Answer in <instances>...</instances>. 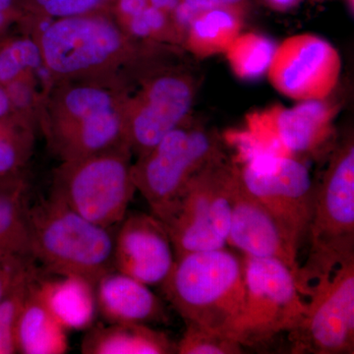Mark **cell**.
Returning a JSON list of instances; mask_svg holds the SVG:
<instances>
[{
	"label": "cell",
	"mask_w": 354,
	"mask_h": 354,
	"mask_svg": "<svg viewBox=\"0 0 354 354\" xmlns=\"http://www.w3.org/2000/svg\"><path fill=\"white\" fill-rule=\"evenodd\" d=\"M114 236L113 268L147 286L162 285L176 253L162 221L143 213L127 215Z\"/></svg>",
	"instance_id": "cell-16"
},
{
	"label": "cell",
	"mask_w": 354,
	"mask_h": 354,
	"mask_svg": "<svg viewBox=\"0 0 354 354\" xmlns=\"http://www.w3.org/2000/svg\"><path fill=\"white\" fill-rule=\"evenodd\" d=\"M34 279L32 269L26 261L0 300V354L18 353L16 330Z\"/></svg>",
	"instance_id": "cell-25"
},
{
	"label": "cell",
	"mask_w": 354,
	"mask_h": 354,
	"mask_svg": "<svg viewBox=\"0 0 354 354\" xmlns=\"http://www.w3.org/2000/svg\"><path fill=\"white\" fill-rule=\"evenodd\" d=\"M66 330L44 304L32 281L16 330L18 353H65L68 349Z\"/></svg>",
	"instance_id": "cell-19"
},
{
	"label": "cell",
	"mask_w": 354,
	"mask_h": 354,
	"mask_svg": "<svg viewBox=\"0 0 354 354\" xmlns=\"http://www.w3.org/2000/svg\"><path fill=\"white\" fill-rule=\"evenodd\" d=\"M27 260L19 261L15 263H0V300L3 297L4 293L8 290L9 286L12 283L14 277L21 266Z\"/></svg>",
	"instance_id": "cell-31"
},
{
	"label": "cell",
	"mask_w": 354,
	"mask_h": 354,
	"mask_svg": "<svg viewBox=\"0 0 354 354\" xmlns=\"http://www.w3.org/2000/svg\"><path fill=\"white\" fill-rule=\"evenodd\" d=\"M0 12L24 14L20 0H0Z\"/></svg>",
	"instance_id": "cell-34"
},
{
	"label": "cell",
	"mask_w": 354,
	"mask_h": 354,
	"mask_svg": "<svg viewBox=\"0 0 354 354\" xmlns=\"http://www.w3.org/2000/svg\"><path fill=\"white\" fill-rule=\"evenodd\" d=\"M114 236L50 197L29 211L30 256L58 276H75L95 286L113 268Z\"/></svg>",
	"instance_id": "cell-5"
},
{
	"label": "cell",
	"mask_w": 354,
	"mask_h": 354,
	"mask_svg": "<svg viewBox=\"0 0 354 354\" xmlns=\"http://www.w3.org/2000/svg\"><path fill=\"white\" fill-rule=\"evenodd\" d=\"M351 2H353V0H351Z\"/></svg>",
	"instance_id": "cell-37"
},
{
	"label": "cell",
	"mask_w": 354,
	"mask_h": 354,
	"mask_svg": "<svg viewBox=\"0 0 354 354\" xmlns=\"http://www.w3.org/2000/svg\"><path fill=\"white\" fill-rule=\"evenodd\" d=\"M276 48V43L265 35L241 32L225 55L237 78L253 81L267 75Z\"/></svg>",
	"instance_id": "cell-24"
},
{
	"label": "cell",
	"mask_w": 354,
	"mask_h": 354,
	"mask_svg": "<svg viewBox=\"0 0 354 354\" xmlns=\"http://www.w3.org/2000/svg\"><path fill=\"white\" fill-rule=\"evenodd\" d=\"M218 7H227L225 0H179L172 18L183 39L188 26L196 16Z\"/></svg>",
	"instance_id": "cell-30"
},
{
	"label": "cell",
	"mask_w": 354,
	"mask_h": 354,
	"mask_svg": "<svg viewBox=\"0 0 354 354\" xmlns=\"http://www.w3.org/2000/svg\"><path fill=\"white\" fill-rule=\"evenodd\" d=\"M160 286L186 325L230 337L245 295L243 257L227 248L184 254Z\"/></svg>",
	"instance_id": "cell-2"
},
{
	"label": "cell",
	"mask_w": 354,
	"mask_h": 354,
	"mask_svg": "<svg viewBox=\"0 0 354 354\" xmlns=\"http://www.w3.org/2000/svg\"><path fill=\"white\" fill-rule=\"evenodd\" d=\"M337 113L327 99L298 102L291 108L274 104L247 114L245 130L268 152L311 157L330 144Z\"/></svg>",
	"instance_id": "cell-13"
},
{
	"label": "cell",
	"mask_w": 354,
	"mask_h": 354,
	"mask_svg": "<svg viewBox=\"0 0 354 354\" xmlns=\"http://www.w3.org/2000/svg\"><path fill=\"white\" fill-rule=\"evenodd\" d=\"M225 156L223 140L192 115L132 165L136 190L152 215L160 216L185 186L214 160Z\"/></svg>",
	"instance_id": "cell-8"
},
{
	"label": "cell",
	"mask_w": 354,
	"mask_h": 354,
	"mask_svg": "<svg viewBox=\"0 0 354 354\" xmlns=\"http://www.w3.org/2000/svg\"><path fill=\"white\" fill-rule=\"evenodd\" d=\"M200 80L181 67L155 70L123 106L124 139L137 158L191 116Z\"/></svg>",
	"instance_id": "cell-11"
},
{
	"label": "cell",
	"mask_w": 354,
	"mask_h": 354,
	"mask_svg": "<svg viewBox=\"0 0 354 354\" xmlns=\"http://www.w3.org/2000/svg\"><path fill=\"white\" fill-rule=\"evenodd\" d=\"M43 65L36 39L17 38L0 43V86L6 87L32 75Z\"/></svg>",
	"instance_id": "cell-27"
},
{
	"label": "cell",
	"mask_w": 354,
	"mask_h": 354,
	"mask_svg": "<svg viewBox=\"0 0 354 354\" xmlns=\"http://www.w3.org/2000/svg\"><path fill=\"white\" fill-rule=\"evenodd\" d=\"M60 277L36 285L39 295L65 329L88 328L97 309L95 286L79 277Z\"/></svg>",
	"instance_id": "cell-20"
},
{
	"label": "cell",
	"mask_w": 354,
	"mask_h": 354,
	"mask_svg": "<svg viewBox=\"0 0 354 354\" xmlns=\"http://www.w3.org/2000/svg\"><path fill=\"white\" fill-rule=\"evenodd\" d=\"M23 181L0 193V263L26 260L29 251V211Z\"/></svg>",
	"instance_id": "cell-22"
},
{
	"label": "cell",
	"mask_w": 354,
	"mask_h": 354,
	"mask_svg": "<svg viewBox=\"0 0 354 354\" xmlns=\"http://www.w3.org/2000/svg\"><path fill=\"white\" fill-rule=\"evenodd\" d=\"M32 146L34 131L28 114L11 111L0 118V179L18 177Z\"/></svg>",
	"instance_id": "cell-23"
},
{
	"label": "cell",
	"mask_w": 354,
	"mask_h": 354,
	"mask_svg": "<svg viewBox=\"0 0 354 354\" xmlns=\"http://www.w3.org/2000/svg\"><path fill=\"white\" fill-rule=\"evenodd\" d=\"M342 57L317 35H293L277 44L267 77L272 88L297 102L326 100L341 78Z\"/></svg>",
	"instance_id": "cell-14"
},
{
	"label": "cell",
	"mask_w": 354,
	"mask_h": 354,
	"mask_svg": "<svg viewBox=\"0 0 354 354\" xmlns=\"http://www.w3.org/2000/svg\"><path fill=\"white\" fill-rule=\"evenodd\" d=\"M245 10L218 7L200 13L188 26L183 46L204 59L225 53L242 31Z\"/></svg>",
	"instance_id": "cell-21"
},
{
	"label": "cell",
	"mask_w": 354,
	"mask_h": 354,
	"mask_svg": "<svg viewBox=\"0 0 354 354\" xmlns=\"http://www.w3.org/2000/svg\"><path fill=\"white\" fill-rule=\"evenodd\" d=\"M11 111L10 101L3 87L0 86V118Z\"/></svg>",
	"instance_id": "cell-35"
},
{
	"label": "cell",
	"mask_w": 354,
	"mask_h": 354,
	"mask_svg": "<svg viewBox=\"0 0 354 354\" xmlns=\"http://www.w3.org/2000/svg\"><path fill=\"white\" fill-rule=\"evenodd\" d=\"M244 186L269 211L291 245L299 252L307 242L314 185L299 158L261 153L236 162Z\"/></svg>",
	"instance_id": "cell-10"
},
{
	"label": "cell",
	"mask_w": 354,
	"mask_h": 354,
	"mask_svg": "<svg viewBox=\"0 0 354 354\" xmlns=\"http://www.w3.org/2000/svg\"><path fill=\"white\" fill-rule=\"evenodd\" d=\"M22 180L18 178V177H16V178L0 179V193L10 189V188L17 185Z\"/></svg>",
	"instance_id": "cell-36"
},
{
	"label": "cell",
	"mask_w": 354,
	"mask_h": 354,
	"mask_svg": "<svg viewBox=\"0 0 354 354\" xmlns=\"http://www.w3.org/2000/svg\"><path fill=\"white\" fill-rule=\"evenodd\" d=\"M227 245L234 247L245 257L283 263L292 272L300 290L301 265L298 261V251L291 245L269 211L244 186L237 164L232 188Z\"/></svg>",
	"instance_id": "cell-15"
},
{
	"label": "cell",
	"mask_w": 354,
	"mask_h": 354,
	"mask_svg": "<svg viewBox=\"0 0 354 354\" xmlns=\"http://www.w3.org/2000/svg\"><path fill=\"white\" fill-rule=\"evenodd\" d=\"M262 1L274 10L286 11L297 6L301 0H262Z\"/></svg>",
	"instance_id": "cell-32"
},
{
	"label": "cell",
	"mask_w": 354,
	"mask_h": 354,
	"mask_svg": "<svg viewBox=\"0 0 354 354\" xmlns=\"http://www.w3.org/2000/svg\"><path fill=\"white\" fill-rule=\"evenodd\" d=\"M84 354H171L176 344L165 333L141 323H111L87 333L81 344Z\"/></svg>",
	"instance_id": "cell-18"
},
{
	"label": "cell",
	"mask_w": 354,
	"mask_h": 354,
	"mask_svg": "<svg viewBox=\"0 0 354 354\" xmlns=\"http://www.w3.org/2000/svg\"><path fill=\"white\" fill-rule=\"evenodd\" d=\"M36 41L44 67L65 81L115 71L144 57L147 50L108 11L55 19Z\"/></svg>",
	"instance_id": "cell-3"
},
{
	"label": "cell",
	"mask_w": 354,
	"mask_h": 354,
	"mask_svg": "<svg viewBox=\"0 0 354 354\" xmlns=\"http://www.w3.org/2000/svg\"><path fill=\"white\" fill-rule=\"evenodd\" d=\"M132 38L151 44L183 46V38L171 14L148 6L141 12L118 23Z\"/></svg>",
	"instance_id": "cell-26"
},
{
	"label": "cell",
	"mask_w": 354,
	"mask_h": 354,
	"mask_svg": "<svg viewBox=\"0 0 354 354\" xmlns=\"http://www.w3.org/2000/svg\"><path fill=\"white\" fill-rule=\"evenodd\" d=\"M46 97L43 127L62 162L79 160L122 145L127 91L97 82L65 81Z\"/></svg>",
	"instance_id": "cell-1"
},
{
	"label": "cell",
	"mask_w": 354,
	"mask_h": 354,
	"mask_svg": "<svg viewBox=\"0 0 354 354\" xmlns=\"http://www.w3.org/2000/svg\"><path fill=\"white\" fill-rule=\"evenodd\" d=\"M115 271V270H114ZM95 304L109 323H165L169 317L149 286L118 271L102 276L95 286Z\"/></svg>",
	"instance_id": "cell-17"
},
{
	"label": "cell",
	"mask_w": 354,
	"mask_h": 354,
	"mask_svg": "<svg viewBox=\"0 0 354 354\" xmlns=\"http://www.w3.org/2000/svg\"><path fill=\"white\" fill-rule=\"evenodd\" d=\"M179 0H150V6L165 12L174 14L177 6H178Z\"/></svg>",
	"instance_id": "cell-33"
},
{
	"label": "cell",
	"mask_w": 354,
	"mask_h": 354,
	"mask_svg": "<svg viewBox=\"0 0 354 354\" xmlns=\"http://www.w3.org/2000/svg\"><path fill=\"white\" fill-rule=\"evenodd\" d=\"M243 351V346L230 335L190 324L176 342L178 354H241Z\"/></svg>",
	"instance_id": "cell-28"
},
{
	"label": "cell",
	"mask_w": 354,
	"mask_h": 354,
	"mask_svg": "<svg viewBox=\"0 0 354 354\" xmlns=\"http://www.w3.org/2000/svg\"><path fill=\"white\" fill-rule=\"evenodd\" d=\"M131 157L129 147L122 144L62 162L55 172L50 197L95 225L109 228L118 225L136 192Z\"/></svg>",
	"instance_id": "cell-7"
},
{
	"label": "cell",
	"mask_w": 354,
	"mask_h": 354,
	"mask_svg": "<svg viewBox=\"0 0 354 354\" xmlns=\"http://www.w3.org/2000/svg\"><path fill=\"white\" fill-rule=\"evenodd\" d=\"M25 14L39 17H72L109 10L115 0H20Z\"/></svg>",
	"instance_id": "cell-29"
},
{
	"label": "cell",
	"mask_w": 354,
	"mask_h": 354,
	"mask_svg": "<svg viewBox=\"0 0 354 354\" xmlns=\"http://www.w3.org/2000/svg\"><path fill=\"white\" fill-rule=\"evenodd\" d=\"M307 243L300 270V290L308 297L312 283L354 260V142L348 137L335 147L314 189Z\"/></svg>",
	"instance_id": "cell-4"
},
{
	"label": "cell",
	"mask_w": 354,
	"mask_h": 354,
	"mask_svg": "<svg viewBox=\"0 0 354 354\" xmlns=\"http://www.w3.org/2000/svg\"><path fill=\"white\" fill-rule=\"evenodd\" d=\"M306 311L288 334L293 354L354 353V260L317 279Z\"/></svg>",
	"instance_id": "cell-12"
},
{
	"label": "cell",
	"mask_w": 354,
	"mask_h": 354,
	"mask_svg": "<svg viewBox=\"0 0 354 354\" xmlns=\"http://www.w3.org/2000/svg\"><path fill=\"white\" fill-rule=\"evenodd\" d=\"M245 295L230 337L243 348L272 341L295 329L306 311L297 279L283 263L245 257Z\"/></svg>",
	"instance_id": "cell-9"
},
{
	"label": "cell",
	"mask_w": 354,
	"mask_h": 354,
	"mask_svg": "<svg viewBox=\"0 0 354 354\" xmlns=\"http://www.w3.org/2000/svg\"><path fill=\"white\" fill-rule=\"evenodd\" d=\"M235 172L236 162L227 155L214 160L157 216L167 230L176 257L227 246Z\"/></svg>",
	"instance_id": "cell-6"
}]
</instances>
